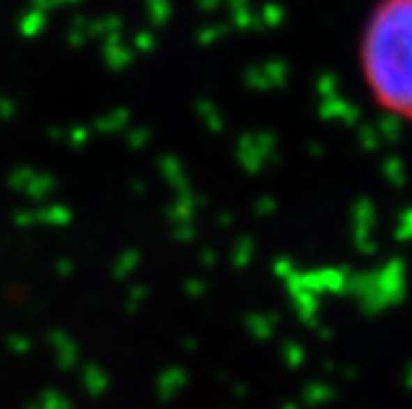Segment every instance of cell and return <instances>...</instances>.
<instances>
[{"mask_svg":"<svg viewBox=\"0 0 412 409\" xmlns=\"http://www.w3.org/2000/svg\"><path fill=\"white\" fill-rule=\"evenodd\" d=\"M356 67L369 101L412 125V0H375L359 29Z\"/></svg>","mask_w":412,"mask_h":409,"instance_id":"cell-1","label":"cell"}]
</instances>
